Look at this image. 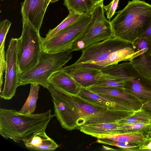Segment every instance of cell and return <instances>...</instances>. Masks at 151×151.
Listing matches in <instances>:
<instances>
[{"instance_id": "cell-1", "label": "cell", "mask_w": 151, "mask_h": 151, "mask_svg": "<svg viewBox=\"0 0 151 151\" xmlns=\"http://www.w3.org/2000/svg\"><path fill=\"white\" fill-rule=\"evenodd\" d=\"M50 109L41 113L24 114L13 109H0V134L16 142L45 130L53 116Z\"/></svg>"}, {"instance_id": "cell-2", "label": "cell", "mask_w": 151, "mask_h": 151, "mask_svg": "<svg viewBox=\"0 0 151 151\" xmlns=\"http://www.w3.org/2000/svg\"><path fill=\"white\" fill-rule=\"evenodd\" d=\"M110 21L114 37L133 43L151 22V5L145 1H129Z\"/></svg>"}, {"instance_id": "cell-3", "label": "cell", "mask_w": 151, "mask_h": 151, "mask_svg": "<svg viewBox=\"0 0 151 151\" xmlns=\"http://www.w3.org/2000/svg\"><path fill=\"white\" fill-rule=\"evenodd\" d=\"M82 53L74 63L91 65L100 70L121 62L131 61L134 53L132 43L114 37L83 49Z\"/></svg>"}, {"instance_id": "cell-4", "label": "cell", "mask_w": 151, "mask_h": 151, "mask_svg": "<svg viewBox=\"0 0 151 151\" xmlns=\"http://www.w3.org/2000/svg\"><path fill=\"white\" fill-rule=\"evenodd\" d=\"M65 92L67 99L72 106L77 119L78 129L85 124L117 122L130 116L135 112L110 110L78 95H73Z\"/></svg>"}, {"instance_id": "cell-5", "label": "cell", "mask_w": 151, "mask_h": 151, "mask_svg": "<svg viewBox=\"0 0 151 151\" xmlns=\"http://www.w3.org/2000/svg\"><path fill=\"white\" fill-rule=\"evenodd\" d=\"M71 50L55 53L42 51L37 64L24 73L19 74L18 86L35 83L47 88L48 78L54 72L61 69L72 58Z\"/></svg>"}, {"instance_id": "cell-6", "label": "cell", "mask_w": 151, "mask_h": 151, "mask_svg": "<svg viewBox=\"0 0 151 151\" xmlns=\"http://www.w3.org/2000/svg\"><path fill=\"white\" fill-rule=\"evenodd\" d=\"M22 22V33L17 44L19 74L26 72L37 64L42 51L40 31L23 17Z\"/></svg>"}, {"instance_id": "cell-7", "label": "cell", "mask_w": 151, "mask_h": 151, "mask_svg": "<svg viewBox=\"0 0 151 151\" xmlns=\"http://www.w3.org/2000/svg\"><path fill=\"white\" fill-rule=\"evenodd\" d=\"M103 1L96 4L91 13L90 22L73 43L71 50H82L114 37L110 21L105 17Z\"/></svg>"}, {"instance_id": "cell-8", "label": "cell", "mask_w": 151, "mask_h": 151, "mask_svg": "<svg viewBox=\"0 0 151 151\" xmlns=\"http://www.w3.org/2000/svg\"><path fill=\"white\" fill-rule=\"evenodd\" d=\"M111 73L125 81L124 90L142 104L151 100V79L139 71L131 61L114 65Z\"/></svg>"}, {"instance_id": "cell-9", "label": "cell", "mask_w": 151, "mask_h": 151, "mask_svg": "<svg viewBox=\"0 0 151 151\" xmlns=\"http://www.w3.org/2000/svg\"><path fill=\"white\" fill-rule=\"evenodd\" d=\"M91 13L82 14L73 24L49 39H42V50L55 53L71 50L72 45L90 22Z\"/></svg>"}, {"instance_id": "cell-10", "label": "cell", "mask_w": 151, "mask_h": 151, "mask_svg": "<svg viewBox=\"0 0 151 151\" xmlns=\"http://www.w3.org/2000/svg\"><path fill=\"white\" fill-rule=\"evenodd\" d=\"M52 98L55 116L63 128L71 131L78 129L77 119L72 106L67 99L64 91L50 83L47 88Z\"/></svg>"}, {"instance_id": "cell-11", "label": "cell", "mask_w": 151, "mask_h": 151, "mask_svg": "<svg viewBox=\"0 0 151 151\" xmlns=\"http://www.w3.org/2000/svg\"><path fill=\"white\" fill-rule=\"evenodd\" d=\"M17 39L10 40L5 54L6 65L5 82L0 97L5 100L11 99L18 87V72L17 59Z\"/></svg>"}, {"instance_id": "cell-12", "label": "cell", "mask_w": 151, "mask_h": 151, "mask_svg": "<svg viewBox=\"0 0 151 151\" xmlns=\"http://www.w3.org/2000/svg\"><path fill=\"white\" fill-rule=\"evenodd\" d=\"M62 69L81 87L87 88L97 81L96 75L100 70L91 65L75 63Z\"/></svg>"}, {"instance_id": "cell-13", "label": "cell", "mask_w": 151, "mask_h": 151, "mask_svg": "<svg viewBox=\"0 0 151 151\" xmlns=\"http://www.w3.org/2000/svg\"><path fill=\"white\" fill-rule=\"evenodd\" d=\"M78 95L88 101L99 104L110 110L135 111L121 100L114 97L95 93L81 87Z\"/></svg>"}, {"instance_id": "cell-14", "label": "cell", "mask_w": 151, "mask_h": 151, "mask_svg": "<svg viewBox=\"0 0 151 151\" xmlns=\"http://www.w3.org/2000/svg\"><path fill=\"white\" fill-rule=\"evenodd\" d=\"M21 4L22 16L40 31L47 9L45 0H24Z\"/></svg>"}, {"instance_id": "cell-15", "label": "cell", "mask_w": 151, "mask_h": 151, "mask_svg": "<svg viewBox=\"0 0 151 151\" xmlns=\"http://www.w3.org/2000/svg\"><path fill=\"white\" fill-rule=\"evenodd\" d=\"M87 88L95 93L116 98L127 104L135 111L140 109L142 105V103L137 98L127 93L124 89L102 87L95 86Z\"/></svg>"}, {"instance_id": "cell-16", "label": "cell", "mask_w": 151, "mask_h": 151, "mask_svg": "<svg viewBox=\"0 0 151 151\" xmlns=\"http://www.w3.org/2000/svg\"><path fill=\"white\" fill-rule=\"evenodd\" d=\"M48 80L53 86L73 95H78L81 89V86L62 68L53 73Z\"/></svg>"}, {"instance_id": "cell-17", "label": "cell", "mask_w": 151, "mask_h": 151, "mask_svg": "<svg viewBox=\"0 0 151 151\" xmlns=\"http://www.w3.org/2000/svg\"><path fill=\"white\" fill-rule=\"evenodd\" d=\"M23 141L26 148L36 151H53L59 147L47 135L45 130L37 133Z\"/></svg>"}, {"instance_id": "cell-18", "label": "cell", "mask_w": 151, "mask_h": 151, "mask_svg": "<svg viewBox=\"0 0 151 151\" xmlns=\"http://www.w3.org/2000/svg\"><path fill=\"white\" fill-rule=\"evenodd\" d=\"M98 139H106L136 144L140 147L146 144L149 137L141 133H113L96 135L93 136Z\"/></svg>"}, {"instance_id": "cell-19", "label": "cell", "mask_w": 151, "mask_h": 151, "mask_svg": "<svg viewBox=\"0 0 151 151\" xmlns=\"http://www.w3.org/2000/svg\"><path fill=\"white\" fill-rule=\"evenodd\" d=\"M118 124L117 122L93 124L84 125L80 131L92 137L98 134L117 133Z\"/></svg>"}, {"instance_id": "cell-20", "label": "cell", "mask_w": 151, "mask_h": 151, "mask_svg": "<svg viewBox=\"0 0 151 151\" xmlns=\"http://www.w3.org/2000/svg\"><path fill=\"white\" fill-rule=\"evenodd\" d=\"M97 81L94 85L97 86L124 89L125 81L117 77L102 73L96 75Z\"/></svg>"}, {"instance_id": "cell-21", "label": "cell", "mask_w": 151, "mask_h": 151, "mask_svg": "<svg viewBox=\"0 0 151 151\" xmlns=\"http://www.w3.org/2000/svg\"><path fill=\"white\" fill-rule=\"evenodd\" d=\"M64 4L68 10L78 14L91 13L96 5L92 0H64Z\"/></svg>"}, {"instance_id": "cell-22", "label": "cell", "mask_w": 151, "mask_h": 151, "mask_svg": "<svg viewBox=\"0 0 151 151\" xmlns=\"http://www.w3.org/2000/svg\"><path fill=\"white\" fill-rule=\"evenodd\" d=\"M40 88L39 84H31L29 95L23 107L18 111L19 113L24 114H33L36 108Z\"/></svg>"}, {"instance_id": "cell-23", "label": "cell", "mask_w": 151, "mask_h": 151, "mask_svg": "<svg viewBox=\"0 0 151 151\" xmlns=\"http://www.w3.org/2000/svg\"><path fill=\"white\" fill-rule=\"evenodd\" d=\"M131 61L139 71L151 79V54L143 53Z\"/></svg>"}, {"instance_id": "cell-24", "label": "cell", "mask_w": 151, "mask_h": 151, "mask_svg": "<svg viewBox=\"0 0 151 151\" xmlns=\"http://www.w3.org/2000/svg\"><path fill=\"white\" fill-rule=\"evenodd\" d=\"M81 15L72 11H69L67 17L55 28L50 29L46 35L44 40H47L52 38L59 32L66 28L74 22Z\"/></svg>"}, {"instance_id": "cell-25", "label": "cell", "mask_w": 151, "mask_h": 151, "mask_svg": "<svg viewBox=\"0 0 151 151\" xmlns=\"http://www.w3.org/2000/svg\"><path fill=\"white\" fill-rule=\"evenodd\" d=\"M117 123L120 124L137 123L151 124V117L147 112L141 108L130 116L121 119Z\"/></svg>"}, {"instance_id": "cell-26", "label": "cell", "mask_w": 151, "mask_h": 151, "mask_svg": "<svg viewBox=\"0 0 151 151\" xmlns=\"http://www.w3.org/2000/svg\"><path fill=\"white\" fill-rule=\"evenodd\" d=\"M118 124L117 133H141L147 135L151 124L137 123Z\"/></svg>"}, {"instance_id": "cell-27", "label": "cell", "mask_w": 151, "mask_h": 151, "mask_svg": "<svg viewBox=\"0 0 151 151\" xmlns=\"http://www.w3.org/2000/svg\"><path fill=\"white\" fill-rule=\"evenodd\" d=\"M133 44L134 53L132 59L143 53L151 54V42L146 39L139 38L134 42Z\"/></svg>"}, {"instance_id": "cell-28", "label": "cell", "mask_w": 151, "mask_h": 151, "mask_svg": "<svg viewBox=\"0 0 151 151\" xmlns=\"http://www.w3.org/2000/svg\"><path fill=\"white\" fill-rule=\"evenodd\" d=\"M96 142L117 147L124 151H139V146L130 143L120 142L106 139H98Z\"/></svg>"}, {"instance_id": "cell-29", "label": "cell", "mask_w": 151, "mask_h": 151, "mask_svg": "<svg viewBox=\"0 0 151 151\" xmlns=\"http://www.w3.org/2000/svg\"><path fill=\"white\" fill-rule=\"evenodd\" d=\"M12 24V22L7 19H5L0 22V46L5 42L6 35Z\"/></svg>"}, {"instance_id": "cell-30", "label": "cell", "mask_w": 151, "mask_h": 151, "mask_svg": "<svg viewBox=\"0 0 151 151\" xmlns=\"http://www.w3.org/2000/svg\"><path fill=\"white\" fill-rule=\"evenodd\" d=\"M5 42H4L2 45L0 46V93H1L2 85L3 83V73L5 69L6 61L5 58L4 46Z\"/></svg>"}, {"instance_id": "cell-31", "label": "cell", "mask_w": 151, "mask_h": 151, "mask_svg": "<svg viewBox=\"0 0 151 151\" xmlns=\"http://www.w3.org/2000/svg\"><path fill=\"white\" fill-rule=\"evenodd\" d=\"M119 0H113L108 5L103 6V8L106 12L107 18L110 21L117 9Z\"/></svg>"}, {"instance_id": "cell-32", "label": "cell", "mask_w": 151, "mask_h": 151, "mask_svg": "<svg viewBox=\"0 0 151 151\" xmlns=\"http://www.w3.org/2000/svg\"><path fill=\"white\" fill-rule=\"evenodd\" d=\"M139 38H145L151 42V22L147 30Z\"/></svg>"}, {"instance_id": "cell-33", "label": "cell", "mask_w": 151, "mask_h": 151, "mask_svg": "<svg viewBox=\"0 0 151 151\" xmlns=\"http://www.w3.org/2000/svg\"><path fill=\"white\" fill-rule=\"evenodd\" d=\"M141 109L147 112L151 117V100L143 104Z\"/></svg>"}, {"instance_id": "cell-34", "label": "cell", "mask_w": 151, "mask_h": 151, "mask_svg": "<svg viewBox=\"0 0 151 151\" xmlns=\"http://www.w3.org/2000/svg\"><path fill=\"white\" fill-rule=\"evenodd\" d=\"M139 151L151 150V138H149V140L146 144L140 147L139 148Z\"/></svg>"}, {"instance_id": "cell-35", "label": "cell", "mask_w": 151, "mask_h": 151, "mask_svg": "<svg viewBox=\"0 0 151 151\" xmlns=\"http://www.w3.org/2000/svg\"><path fill=\"white\" fill-rule=\"evenodd\" d=\"M102 149L104 150L118 151L120 150H119L115 149L108 146H105L104 145L102 146Z\"/></svg>"}, {"instance_id": "cell-36", "label": "cell", "mask_w": 151, "mask_h": 151, "mask_svg": "<svg viewBox=\"0 0 151 151\" xmlns=\"http://www.w3.org/2000/svg\"><path fill=\"white\" fill-rule=\"evenodd\" d=\"M51 0H45V6L46 9H47L50 3V2Z\"/></svg>"}, {"instance_id": "cell-37", "label": "cell", "mask_w": 151, "mask_h": 151, "mask_svg": "<svg viewBox=\"0 0 151 151\" xmlns=\"http://www.w3.org/2000/svg\"><path fill=\"white\" fill-rule=\"evenodd\" d=\"M93 2L96 4L100 3V2L103 1L104 0H92Z\"/></svg>"}, {"instance_id": "cell-38", "label": "cell", "mask_w": 151, "mask_h": 151, "mask_svg": "<svg viewBox=\"0 0 151 151\" xmlns=\"http://www.w3.org/2000/svg\"><path fill=\"white\" fill-rule=\"evenodd\" d=\"M147 136L150 138H151V130L149 131L147 133Z\"/></svg>"}, {"instance_id": "cell-39", "label": "cell", "mask_w": 151, "mask_h": 151, "mask_svg": "<svg viewBox=\"0 0 151 151\" xmlns=\"http://www.w3.org/2000/svg\"><path fill=\"white\" fill-rule=\"evenodd\" d=\"M59 0H51L50 1V2L51 3H54L55 2H56L58 1Z\"/></svg>"}, {"instance_id": "cell-40", "label": "cell", "mask_w": 151, "mask_h": 151, "mask_svg": "<svg viewBox=\"0 0 151 151\" xmlns=\"http://www.w3.org/2000/svg\"><path fill=\"white\" fill-rule=\"evenodd\" d=\"M150 130H151V125H150V128H149V131Z\"/></svg>"}, {"instance_id": "cell-41", "label": "cell", "mask_w": 151, "mask_h": 151, "mask_svg": "<svg viewBox=\"0 0 151 151\" xmlns=\"http://www.w3.org/2000/svg\"><path fill=\"white\" fill-rule=\"evenodd\" d=\"M1 0V1H3V0Z\"/></svg>"}]
</instances>
